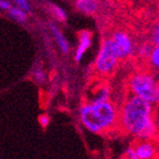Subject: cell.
<instances>
[{"label": "cell", "mask_w": 159, "mask_h": 159, "mask_svg": "<svg viewBox=\"0 0 159 159\" xmlns=\"http://www.w3.org/2000/svg\"><path fill=\"white\" fill-rule=\"evenodd\" d=\"M119 112L112 102L90 101L80 108V120L89 131L101 134L109 131L118 122Z\"/></svg>", "instance_id": "7a4b0ae2"}, {"label": "cell", "mask_w": 159, "mask_h": 159, "mask_svg": "<svg viewBox=\"0 0 159 159\" xmlns=\"http://www.w3.org/2000/svg\"><path fill=\"white\" fill-rule=\"evenodd\" d=\"M109 100V89L106 87L101 88L91 101H107Z\"/></svg>", "instance_id": "7c38bea8"}, {"label": "cell", "mask_w": 159, "mask_h": 159, "mask_svg": "<svg viewBox=\"0 0 159 159\" xmlns=\"http://www.w3.org/2000/svg\"><path fill=\"white\" fill-rule=\"evenodd\" d=\"M9 12V16L11 17L12 19H15L16 21H19V22H25L28 18V15H27L26 11H24L22 9L18 8V7H13L11 6V8L8 10Z\"/></svg>", "instance_id": "8fae6325"}, {"label": "cell", "mask_w": 159, "mask_h": 159, "mask_svg": "<svg viewBox=\"0 0 159 159\" xmlns=\"http://www.w3.org/2000/svg\"><path fill=\"white\" fill-rule=\"evenodd\" d=\"M12 2L16 5V7L22 9V10L26 11V12H29L30 9H31L29 0H12Z\"/></svg>", "instance_id": "5bb4252c"}, {"label": "cell", "mask_w": 159, "mask_h": 159, "mask_svg": "<svg viewBox=\"0 0 159 159\" xmlns=\"http://www.w3.org/2000/svg\"><path fill=\"white\" fill-rule=\"evenodd\" d=\"M11 2L9 0H0V9L1 10H6L8 11L11 8Z\"/></svg>", "instance_id": "d6986e66"}, {"label": "cell", "mask_w": 159, "mask_h": 159, "mask_svg": "<svg viewBox=\"0 0 159 159\" xmlns=\"http://www.w3.org/2000/svg\"><path fill=\"white\" fill-rule=\"evenodd\" d=\"M75 7L85 15H93L98 10L99 2L97 0H75Z\"/></svg>", "instance_id": "ba28073f"}, {"label": "cell", "mask_w": 159, "mask_h": 159, "mask_svg": "<svg viewBox=\"0 0 159 159\" xmlns=\"http://www.w3.org/2000/svg\"><path fill=\"white\" fill-rule=\"evenodd\" d=\"M50 30H51V32H52L53 38L56 39L57 45H58V47L61 50V52L65 53V55H67V53L69 52L70 46H69L68 40L66 39V37L64 36V34L60 31V29H59L56 25H53V24L50 25Z\"/></svg>", "instance_id": "9c48e42d"}, {"label": "cell", "mask_w": 159, "mask_h": 159, "mask_svg": "<svg viewBox=\"0 0 159 159\" xmlns=\"http://www.w3.org/2000/svg\"><path fill=\"white\" fill-rule=\"evenodd\" d=\"M39 121H40V124L43 126V127H46V126L48 125V122H49V117L43 115V116H41L39 118Z\"/></svg>", "instance_id": "ffe728a7"}, {"label": "cell", "mask_w": 159, "mask_h": 159, "mask_svg": "<svg viewBox=\"0 0 159 159\" xmlns=\"http://www.w3.org/2000/svg\"><path fill=\"white\" fill-rule=\"evenodd\" d=\"M154 159H157V158H154Z\"/></svg>", "instance_id": "7402d4cb"}, {"label": "cell", "mask_w": 159, "mask_h": 159, "mask_svg": "<svg viewBox=\"0 0 159 159\" xmlns=\"http://www.w3.org/2000/svg\"><path fill=\"white\" fill-rule=\"evenodd\" d=\"M149 58H150V62L152 66H155V67L159 66V48H158V46L152 48V50H151L150 55H149Z\"/></svg>", "instance_id": "4fadbf2b"}, {"label": "cell", "mask_w": 159, "mask_h": 159, "mask_svg": "<svg viewBox=\"0 0 159 159\" xmlns=\"http://www.w3.org/2000/svg\"><path fill=\"white\" fill-rule=\"evenodd\" d=\"M34 75V78H36V80H37L39 84H43V82L46 81V75H45V72L41 70V69H36Z\"/></svg>", "instance_id": "e0dca14e"}, {"label": "cell", "mask_w": 159, "mask_h": 159, "mask_svg": "<svg viewBox=\"0 0 159 159\" xmlns=\"http://www.w3.org/2000/svg\"><path fill=\"white\" fill-rule=\"evenodd\" d=\"M152 48L154 47H152L151 43H145V45H143L139 48V55H140L141 57H143V58H147V57H149V55H150Z\"/></svg>", "instance_id": "9a60e30c"}, {"label": "cell", "mask_w": 159, "mask_h": 159, "mask_svg": "<svg viewBox=\"0 0 159 159\" xmlns=\"http://www.w3.org/2000/svg\"><path fill=\"white\" fill-rule=\"evenodd\" d=\"M118 121L126 133L140 140H151L157 134L152 103L137 96H130L125 101Z\"/></svg>", "instance_id": "6da1fadb"}, {"label": "cell", "mask_w": 159, "mask_h": 159, "mask_svg": "<svg viewBox=\"0 0 159 159\" xmlns=\"http://www.w3.org/2000/svg\"><path fill=\"white\" fill-rule=\"evenodd\" d=\"M112 45L119 60L127 59L134 52V41L130 34L125 30H117L111 36Z\"/></svg>", "instance_id": "5b68a950"}, {"label": "cell", "mask_w": 159, "mask_h": 159, "mask_svg": "<svg viewBox=\"0 0 159 159\" xmlns=\"http://www.w3.org/2000/svg\"><path fill=\"white\" fill-rule=\"evenodd\" d=\"M150 43H151V45H154L155 47L159 45V27L158 26H155V28L152 29V32H151Z\"/></svg>", "instance_id": "2e32d148"}, {"label": "cell", "mask_w": 159, "mask_h": 159, "mask_svg": "<svg viewBox=\"0 0 159 159\" xmlns=\"http://www.w3.org/2000/svg\"><path fill=\"white\" fill-rule=\"evenodd\" d=\"M139 159H154L157 155V149L151 140H140L133 147Z\"/></svg>", "instance_id": "8992f818"}, {"label": "cell", "mask_w": 159, "mask_h": 159, "mask_svg": "<svg viewBox=\"0 0 159 159\" xmlns=\"http://www.w3.org/2000/svg\"><path fill=\"white\" fill-rule=\"evenodd\" d=\"M126 156H127V159H139L133 147H128L127 150H126Z\"/></svg>", "instance_id": "ac0fdd59"}, {"label": "cell", "mask_w": 159, "mask_h": 159, "mask_svg": "<svg viewBox=\"0 0 159 159\" xmlns=\"http://www.w3.org/2000/svg\"><path fill=\"white\" fill-rule=\"evenodd\" d=\"M97 1H98V2H99V1H105V0H97Z\"/></svg>", "instance_id": "44dd1931"}, {"label": "cell", "mask_w": 159, "mask_h": 159, "mask_svg": "<svg viewBox=\"0 0 159 159\" xmlns=\"http://www.w3.org/2000/svg\"><path fill=\"white\" fill-rule=\"evenodd\" d=\"M118 57H117L116 50L112 45V41L110 38H106L101 43V47L99 49L98 56L96 58L95 68L97 72L103 76L110 75L115 70L118 64Z\"/></svg>", "instance_id": "277c9868"}, {"label": "cell", "mask_w": 159, "mask_h": 159, "mask_svg": "<svg viewBox=\"0 0 159 159\" xmlns=\"http://www.w3.org/2000/svg\"><path fill=\"white\" fill-rule=\"evenodd\" d=\"M48 10L51 13V16L56 19L59 22H66L67 21V13L60 6L56 3H49L48 5Z\"/></svg>", "instance_id": "30bf717a"}, {"label": "cell", "mask_w": 159, "mask_h": 159, "mask_svg": "<svg viewBox=\"0 0 159 159\" xmlns=\"http://www.w3.org/2000/svg\"><path fill=\"white\" fill-rule=\"evenodd\" d=\"M129 88L134 96H137L152 105L158 102V82L152 75L147 72H139L134 75L129 81Z\"/></svg>", "instance_id": "3957f363"}, {"label": "cell", "mask_w": 159, "mask_h": 159, "mask_svg": "<svg viewBox=\"0 0 159 159\" xmlns=\"http://www.w3.org/2000/svg\"><path fill=\"white\" fill-rule=\"evenodd\" d=\"M91 41H93V38H91L90 31L84 30V31L80 32L79 34V43H78V47H77V49H76V52H75V60L76 61L81 60L82 56L85 55V52L91 46Z\"/></svg>", "instance_id": "52a82bcc"}]
</instances>
